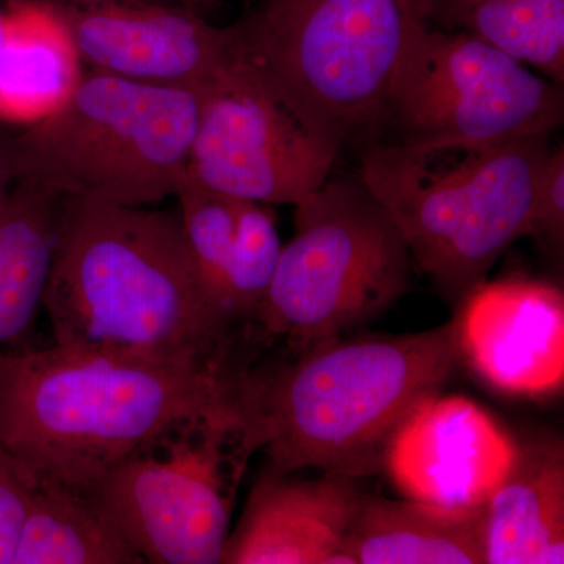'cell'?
I'll use <instances>...</instances> for the list:
<instances>
[{
	"instance_id": "obj_2",
	"label": "cell",
	"mask_w": 564,
	"mask_h": 564,
	"mask_svg": "<svg viewBox=\"0 0 564 564\" xmlns=\"http://www.w3.org/2000/svg\"><path fill=\"white\" fill-rule=\"evenodd\" d=\"M252 369L124 361L55 344L0 352V447L36 485L87 494L176 419L242 399Z\"/></svg>"
},
{
	"instance_id": "obj_9",
	"label": "cell",
	"mask_w": 564,
	"mask_h": 564,
	"mask_svg": "<svg viewBox=\"0 0 564 564\" xmlns=\"http://www.w3.org/2000/svg\"><path fill=\"white\" fill-rule=\"evenodd\" d=\"M347 139L302 93L245 57L202 93L188 174L212 191L295 207L329 180Z\"/></svg>"
},
{
	"instance_id": "obj_24",
	"label": "cell",
	"mask_w": 564,
	"mask_h": 564,
	"mask_svg": "<svg viewBox=\"0 0 564 564\" xmlns=\"http://www.w3.org/2000/svg\"><path fill=\"white\" fill-rule=\"evenodd\" d=\"M14 184H17V177L11 165L9 147H7L6 137L0 135V209L9 199Z\"/></svg>"
},
{
	"instance_id": "obj_13",
	"label": "cell",
	"mask_w": 564,
	"mask_h": 564,
	"mask_svg": "<svg viewBox=\"0 0 564 564\" xmlns=\"http://www.w3.org/2000/svg\"><path fill=\"white\" fill-rule=\"evenodd\" d=\"M459 358L508 395L545 397L564 381V296L533 280L480 282L454 318Z\"/></svg>"
},
{
	"instance_id": "obj_26",
	"label": "cell",
	"mask_w": 564,
	"mask_h": 564,
	"mask_svg": "<svg viewBox=\"0 0 564 564\" xmlns=\"http://www.w3.org/2000/svg\"><path fill=\"white\" fill-rule=\"evenodd\" d=\"M36 2L50 3V6L58 7V6H74V3L95 2V0H36ZM159 2H174V0H159Z\"/></svg>"
},
{
	"instance_id": "obj_4",
	"label": "cell",
	"mask_w": 564,
	"mask_h": 564,
	"mask_svg": "<svg viewBox=\"0 0 564 564\" xmlns=\"http://www.w3.org/2000/svg\"><path fill=\"white\" fill-rule=\"evenodd\" d=\"M547 137L494 144H377L359 177L383 204L411 258L451 299L485 281L529 236Z\"/></svg>"
},
{
	"instance_id": "obj_15",
	"label": "cell",
	"mask_w": 564,
	"mask_h": 564,
	"mask_svg": "<svg viewBox=\"0 0 564 564\" xmlns=\"http://www.w3.org/2000/svg\"><path fill=\"white\" fill-rule=\"evenodd\" d=\"M174 198L204 288L229 317L254 326L282 250L269 206L212 191L188 172Z\"/></svg>"
},
{
	"instance_id": "obj_12",
	"label": "cell",
	"mask_w": 564,
	"mask_h": 564,
	"mask_svg": "<svg viewBox=\"0 0 564 564\" xmlns=\"http://www.w3.org/2000/svg\"><path fill=\"white\" fill-rule=\"evenodd\" d=\"M518 445L466 397H426L400 423L383 467L406 499L452 510L485 508Z\"/></svg>"
},
{
	"instance_id": "obj_20",
	"label": "cell",
	"mask_w": 564,
	"mask_h": 564,
	"mask_svg": "<svg viewBox=\"0 0 564 564\" xmlns=\"http://www.w3.org/2000/svg\"><path fill=\"white\" fill-rule=\"evenodd\" d=\"M143 558L85 494L36 485L13 564H141Z\"/></svg>"
},
{
	"instance_id": "obj_14",
	"label": "cell",
	"mask_w": 564,
	"mask_h": 564,
	"mask_svg": "<svg viewBox=\"0 0 564 564\" xmlns=\"http://www.w3.org/2000/svg\"><path fill=\"white\" fill-rule=\"evenodd\" d=\"M364 496L356 478L295 480L267 469L223 547V564H345L343 547Z\"/></svg>"
},
{
	"instance_id": "obj_3",
	"label": "cell",
	"mask_w": 564,
	"mask_h": 564,
	"mask_svg": "<svg viewBox=\"0 0 564 564\" xmlns=\"http://www.w3.org/2000/svg\"><path fill=\"white\" fill-rule=\"evenodd\" d=\"M459 359L455 323L403 336H343L280 369L252 370L247 400L269 469L358 478L383 469L393 433Z\"/></svg>"
},
{
	"instance_id": "obj_25",
	"label": "cell",
	"mask_w": 564,
	"mask_h": 564,
	"mask_svg": "<svg viewBox=\"0 0 564 564\" xmlns=\"http://www.w3.org/2000/svg\"><path fill=\"white\" fill-rule=\"evenodd\" d=\"M174 2L181 3V6L188 7V9L202 11L210 9V7L218 6L220 0H174Z\"/></svg>"
},
{
	"instance_id": "obj_21",
	"label": "cell",
	"mask_w": 564,
	"mask_h": 564,
	"mask_svg": "<svg viewBox=\"0 0 564 564\" xmlns=\"http://www.w3.org/2000/svg\"><path fill=\"white\" fill-rule=\"evenodd\" d=\"M434 18L562 85L564 0H436Z\"/></svg>"
},
{
	"instance_id": "obj_11",
	"label": "cell",
	"mask_w": 564,
	"mask_h": 564,
	"mask_svg": "<svg viewBox=\"0 0 564 564\" xmlns=\"http://www.w3.org/2000/svg\"><path fill=\"white\" fill-rule=\"evenodd\" d=\"M55 9L84 68L135 84L202 93L237 54L232 25L215 28L176 2L95 0Z\"/></svg>"
},
{
	"instance_id": "obj_1",
	"label": "cell",
	"mask_w": 564,
	"mask_h": 564,
	"mask_svg": "<svg viewBox=\"0 0 564 564\" xmlns=\"http://www.w3.org/2000/svg\"><path fill=\"white\" fill-rule=\"evenodd\" d=\"M43 307L61 347L133 362L254 364L258 329L212 300L180 210L62 196Z\"/></svg>"
},
{
	"instance_id": "obj_17",
	"label": "cell",
	"mask_w": 564,
	"mask_h": 564,
	"mask_svg": "<svg viewBox=\"0 0 564 564\" xmlns=\"http://www.w3.org/2000/svg\"><path fill=\"white\" fill-rule=\"evenodd\" d=\"M73 36L57 9L6 0L0 40V121L31 126L50 117L84 76Z\"/></svg>"
},
{
	"instance_id": "obj_5",
	"label": "cell",
	"mask_w": 564,
	"mask_h": 564,
	"mask_svg": "<svg viewBox=\"0 0 564 564\" xmlns=\"http://www.w3.org/2000/svg\"><path fill=\"white\" fill-rule=\"evenodd\" d=\"M202 93L85 70L50 117L6 137L14 177L58 196L129 207L161 203L176 195L188 172Z\"/></svg>"
},
{
	"instance_id": "obj_23",
	"label": "cell",
	"mask_w": 564,
	"mask_h": 564,
	"mask_svg": "<svg viewBox=\"0 0 564 564\" xmlns=\"http://www.w3.org/2000/svg\"><path fill=\"white\" fill-rule=\"evenodd\" d=\"M529 236L562 247L564 236V152L563 147L549 151L538 177Z\"/></svg>"
},
{
	"instance_id": "obj_27",
	"label": "cell",
	"mask_w": 564,
	"mask_h": 564,
	"mask_svg": "<svg viewBox=\"0 0 564 564\" xmlns=\"http://www.w3.org/2000/svg\"><path fill=\"white\" fill-rule=\"evenodd\" d=\"M2 18H3V9L0 7V40H2Z\"/></svg>"
},
{
	"instance_id": "obj_18",
	"label": "cell",
	"mask_w": 564,
	"mask_h": 564,
	"mask_svg": "<svg viewBox=\"0 0 564 564\" xmlns=\"http://www.w3.org/2000/svg\"><path fill=\"white\" fill-rule=\"evenodd\" d=\"M343 556L345 564H486L485 508L364 496Z\"/></svg>"
},
{
	"instance_id": "obj_16",
	"label": "cell",
	"mask_w": 564,
	"mask_h": 564,
	"mask_svg": "<svg viewBox=\"0 0 564 564\" xmlns=\"http://www.w3.org/2000/svg\"><path fill=\"white\" fill-rule=\"evenodd\" d=\"M486 563H564V454L560 441L518 445L485 507Z\"/></svg>"
},
{
	"instance_id": "obj_7",
	"label": "cell",
	"mask_w": 564,
	"mask_h": 564,
	"mask_svg": "<svg viewBox=\"0 0 564 564\" xmlns=\"http://www.w3.org/2000/svg\"><path fill=\"white\" fill-rule=\"evenodd\" d=\"M259 451L243 393L176 419L85 496L144 563H220L237 488Z\"/></svg>"
},
{
	"instance_id": "obj_10",
	"label": "cell",
	"mask_w": 564,
	"mask_h": 564,
	"mask_svg": "<svg viewBox=\"0 0 564 564\" xmlns=\"http://www.w3.org/2000/svg\"><path fill=\"white\" fill-rule=\"evenodd\" d=\"M384 117L400 126L403 143H503L558 129L563 91L470 33L429 25L397 63Z\"/></svg>"
},
{
	"instance_id": "obj_8",
	"label": "cell",
	"mask_w": 564,
	"mask_h": 564,
	"mask_svg": "<svg viewBox=\"0 0 564 564\" xmlns=\"http://www.w3.org/2000/svg\"><path fill=\"white\" fill-rule=\"evenodd\" d=\"M434 11L436 0H263L234 31L245 57L348 137L383 120L397 63Z\"/></svg>"
},
{
	"instance_id": "obj_22",
	"label": "cell",
	"mask_w": 564,
	"mask_h": 564,
	"mask_svg": "<svg viewBox=\"0 0 564 564\" xmlns=\"http://www.w3.org/2000/svg\"><path fill=\"white\" fill-rule=\"evenodd\" d=\"M35 480L0 447V564H13Z\"/></svg>"
},
{
	"instance_id": "obj_19",
	"label": "cell",
	"mask_w": 564,
	"mask_h": 564,
	"mask_svg": "<svg viewBox=\"0 0 564 564\" xmlns=\"http://www.w3.org/2000/svg\"><path fill=\"white\" fill-rule=\"evenodd\" d=\"M61 198L18 181L0 209V345L25 334L43 306Z\"/></svg>"
},
{
	"instance_id": "obj_6",
	"label": "cell",
	"mask_w": 564,
	"mask_h": 564,
	"mask_svg": "<svg viewBox=\"0 0 564 564\" xmlns=\"http://www.w3.org/2000/svg\"><path fill=\"white\" fill-rule=\"evenodd\" d=\"M293 223L254 317L265 339L302 351L373 321L410 289L408 245L361 177L329 176Z\"/></svg>"
}]
</instances>
